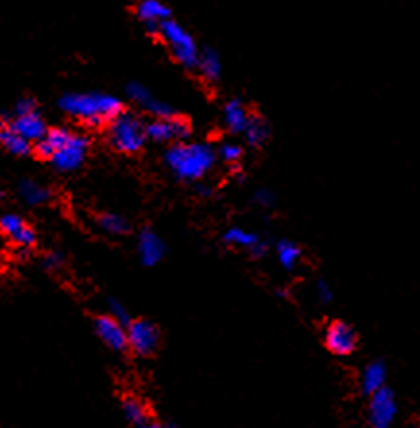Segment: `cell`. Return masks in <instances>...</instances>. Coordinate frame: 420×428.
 <instances>
[{"instance_id": "6da1fadb", "label": "cell", "mask_w": 420, "mask_h": 428, "mask_svg": "<svg viewBox=\"0 0 420 428\" xmlns=\"http://www.w3.org/2000/svg\"><path fill=\"white\" fill-rule=\"evenodd\" d=\"M217 150L203 142H176L167 147L163 161L171 173L184 182H198L205 179L217 165Z\"/></svg>"}, {"instance_id": "7a4b0ae2", "label": "cell", "mask_w": 420, "mask_h": 428, "mask_svg": "<svg viewBox=\"0 0 420 428\" xmlns=\"http://www.w3.org/2000/svg\"><path fill=\"white\" fill-rule=\"evenodd\" d=\"M58 109L91 128H101L116 115H120L124 107L116 95L103 91H72L58 99Z\"/></svg>"}, {"instance_id": "3957f363", "label": "cell", "mask_w": 420, "mask_h": 428, "mask_svg": "<svg viewBox=\"0 0 420 428\" xmlns=\"http://www.w3.org/2000/svg\"><path fill=\"white\" fill-rule=\"evenodd\" d=\"M147 124L130 111H123L107 124V140L120 153H138L147 142Z\"/></svg>"}, {"instance_id": "277c9868", "label": "cell", "mask_w": 420, "mask_h": 428, "mask_svg": "<svg viewBox=\"0 0 420 428\" xmlns=\"http://www.w3.org/2000/svg\"><path fill=\"white\" fill-rule=\"evenodd\" d=\"M157 37L167 45L169 51H171V55L178 64L184 66L186 70H196L202 47L198 45L194 35L182 23L169 18L163 23H159Z\"/></svg>"}, {"instance_id": "5b68a950", "label": "cell", "mask_w": 420, "mask_h": 428, "mask_svg": "<svg viewBox=\"0 0 420 428\" xmlns=\"http://www.w3.org/2000/svg\"><path fill=\"white\" fill-rule=\"evenodd\" d=\"M368 422L370 428H392L397 421V398L392 388H382L368 395Z\"/></svg>"}, {"instance_id": "8992f818", "label": "cell", "mask_w": 420, "mask_h": 428, "mask_svg": "<svg viewBox=\"0 0 420 428\" xmlns=\"http://www.w3.org/2000/svg\"><path fill=\"white\" fill-rule=\"evenodd\" d=\"M89 150V138L78 132H72V136L66 140V144L52 155L49 163L60 173H72L84 165Z\"/></svg>"}, {"instance_id": "52a82bcc", "label": "cell", "mask_w": 420, "mask_h": 428, "mask_svg": "<svg viewBox=\"0 0 420 428\" xmlns=\"http://www.w3.org/2000/svg\"><path fill=\"white\" fill-rule=\"evenodd\" d=\"M147 140L157 142V144H176L184 142L190 136V124L186 118L174 115L169 118H153L152 123L145 126Z\"/></svg>"}, {"instance_id": "ba28073f", "label": "cell", "mask_w": 420, "mask_h": 428, "mask_svg": "<svg viewBox=\"0 0 420 428\" xmlns=\"http://www.w3.org/2000/svg\"><path fill=\"white\" fill-rule=\"evenodd\" d=\"M128 345L136 355H152L159 345V327L152 320H132L128 324Z\"/></svg>"}, {"instance_id": "9c48e42d", "label": "cell", "mask_w": 420, "mask_h": 428, "mask_svg": "<svg viewBox=\"0 0 420 428\" xmlns=\"http://www.w3.org/2000/svg\"><path fill=\"white\" fill-rule=\"evenodd\" d=\"M93 330L97 337L115 353H124L130 347L128 345V326H124L123 322H118L110 314H103L95 320Z\"/></svg>"}, {"instance_id": "30bf717a", "label": "cell", "mask_w": 420, "mask_h": 428, "mask_svg": "<svg viewBox=\"0 0 420 428\" xmlns=\"http://www.w3.org/2000/svg\"><path fill=\"white\" fill-rule=\"evenodd\" d=\"M324 343H326V347L329 349V353L339 356H347L355 353L358 337H356L355 327L351 326V324L341 322V320H335V322H331V324L326 327V332H324Z\"/></svg>"}, {"instance_id": "8fae6325", "label": "cell", "mask_w": 420, "mask_h": 428, "mask_svg": "<svg viewBox=\"0 0 420 428\" xmlns=\"http://www.w3.org/2000/svg\"><path fill=\"white\" fill-rule=\"evenodd\" d=\"M4 123H6L16 134H20L22 138L29 140L31 144H33V142L37 144V142L49 132V126H47V123H45L43 115L39 113V109L18 116L6 115L4 116Z\"/></svg>"}, {"instance_id": "7c38bea8", "label": "cell", "mask_w": 420, "mask_h": 428, "mask_svg": "<svg viewBox=\"0 0 420 428\" xmlns=\"http://www.w3.org/2000/svg\"><path fill=\"white\" fill-rule=\"evenodd\" d=\"M0 231L18 247L31 248L35 244V231L20 213H12V211L0 213Z\"/></svg>"}, {"instance_id": "4fadbf2b", "label": "cell", "mask_w": 420, "mask_h": 428, "mask_svg": "<svg viewBox=\"0 0 420 428\" xmlns=\"http://www.w3.org/2000/svg\"><path fill=\"white\" fill-rule=\"evenodd\" d=\"M223 242L229 244V247L248 250L254 258H263L269 250L268 242L261 239L258 232L248 231V229H242V227H229L223 232Z\"/></svg>"}, {"instance_id": "5bb4252c", "label": "cell", "mask_w": 420, "mask_h": 428, "mask_svg": "<svg viewBox=\"0 0 420 428\" xmlns=\"http://www.w3.org/2000/svg\"><path fill=\"white\" fill-rule=\"evenodd\" d=\"M252 111L248 109V105L242 99H231L225 103L223 107V124L232 136H242L250 123Z\"/></svg>"}, {"instance_id": "9a60e30c", "label": "cell", "mask_w": 420, "mask_h": 428, "mask_svg": "<svg viewBox=\"0 0 420 428\" xmlns=\"http://www.w3.org/2000/svg\"><path fill=\"white\" fill-rule=\"evenodd\" d=\"M165 250H167V247H165V242H163V239H161L157 232H153L152 229H144V231L140 232L138 254L144 266H147V268L157 266L163 260Z\"/></svg>"}, {"instance_id": "2e32d148", "label": "cell", "mask_w": 420, "mask_h": 428, "mask_svg": "<svg viewBox=\"0 0 420 428\" xmlns=\"http://www.w3.org/2000/svg\"><path fill=\"white\" fill-rule=\"evenodd\" d=\"M196 72L200 78L208 84H219L221 76H223V60L213 47H203L200 52V60H198Z\"/></svg>"}, {"instance_id": "e0dca14e", "label": "cell", "mask_w": 420, "mask_h": 428, "mask_svg": "<svg viewBox=\"0 0 420 428\" xmlns=\"http://www.w3.org/2000/svg\"><path fill=\"white\" fill-rule=\"evenodd\" d=\"M72 136V130H68L64 126H55V128H49V132L45 134L43 138L39 140L35 144V153L37 157L49 161L55 155V153L66 144V140Z\"/></svg>"}, {"instance_id": "ac0fdd59", "label": "cell", "mask_w": 420, "mask_h": 428, "mask_svg": "<svg viewBox=\"0 0 420 428\" xmlns=\"http://www.w3.org/2000/svg\"><path fill=\"white\" fill-rule=\"evenodd\" d=\"M385 380H387V366L384 361H372L364 366L363 374H361V390L366 395H372L378 390L385 388Z\"/></svg>"}, {"instance_id": "d6986e66", "label": "cell", "mask_w": 420, "mask_h": 428, "mask_svg": "<svg viewBox=\"0 0 420 428\" xmlns=\"http://www.w3.org/2000/svg\"><path fill=\"white\" fill-rule=\"evenodd\" d=\"M136 16L144 26H149V23H163L173 16V12L163 0H138Z\"/></svg>"}, {"instance_id": "ffe728a7", "label": "cell", "mask_w": 420, "mask_h": 428, "mask_svg": "<svg viewBox=\"0 0 420 428\" xmlns=\"http://www.w3.org/2000/svg\"><path fill=\"white\" fill-rule=\"evenodd\" d=\"M269 136H271V126H269L268 118L258 115V113H252L246 130L242 134L244 142H246L250 147H261V145L268 142Z\"/></svg>"}, {"instance_id": "44dd1931", "label": "cell", "mask_w": 420, "mask_h": 428, "mask_svg": "<svg viewBox=\"0 0 420 428\" xmlns=\"http://www.w3.org/2000/svg\"><path fill=\"white\" fill-rule=\"evenodd\" d=\"M18 194L28 205H43L51 200L52 192L41 182L33 181V179H23L18 184Z\"/></svg>"}, {"instance_id": "7402d4cb", "label": "cell", "mask_w": 420, "mask_h": 428, "mask_svg": "<svg viewBox=\"0 0 420 428\" xmlns=\"http://www.w3.org/2000/svg\"><path fill=\"white\" fill-rule=\"evenodd\" d=\"M276 254L283 268L287 269V271H293V269L298 266V261H300L302 250H300V247L295 244L293 240L283 239L276 244Z\"/></svg>"}, {"instance_id": "603a6c76", "label": "cell", "mask_w": 420, "mask_h": 428, "mask_svg": "<svg viewBox=\"0 0 420 428\" xmlns=\"http://www.w3.org/2000/svg\"><path fill=\"white\" fill-rule=\"evenodd\" d=\"M124 417L132 422V424H144L147 422V407L138 400V398H124L123 401Z\"/></svg>"}, {"instance_id": "cb8c5ba5", "label": "cell", "mask_w": 420, "mask_h": 428, "mask_svg": "<svg viewBox=\"0 0 420 428\" xmlns=\"http://www.w3.org/2000/svg\"><path fill=\"white\" fill-rule=\"evenodd\" d=\"M99 227L105 232H110V235H126L130 231L128 219L123 218L120 213H103V215H99Z\"/></svg>"}, {"instance_id": "d4e9b609", "label": "cell", "mask_w": 420, "mask_h": 428, "mask_svg": "<svg viewBox=\"0 0 420 428\" xmlns=\"http://www.w3.org/2000/svg\"><path fill=\"white\" fill-rule=\"evenodd\" d=\"M217 155L219 159L227 163V165H239L244 152H242V145L237 144V142H223L219 145Z\"/></svg>"}, {"instance_id": "484cf974", "label": "cell", "mask_w": 420, "mask_h": 428, "mask_svg": "<svg viewBox=\"0 0 420 428\" xmlns=\"http://www.w3.org/2000/svg\"><path fill=\"white\" fill-rule=\"evenodd\" d=\"M126 97L144 109L145 103L149 101V99H153V94L152 89L145 87L144 84H140V81H130V84L126 86Z\"/></svg>"}, {"instance_id": "4316f807", "label": "cell", "mask_w": 420, "mask_h": 428, "mask_svg": "<svg viewBox=\"0 0 420 428\" xmlns=\"http://www.w3.org/2000/svg\"><path fill=\"white\" fill-rule=\"evenodd\" d=\"M144 111L145 113H149L153 118H169V116L176 115L173 105H169L167 101H161L157 97H153V99H149V101L145 103Z\"/></svg>"}, {"instance_id": "83f0119b", "label": "cell", "mask_w": 420, "mask_h": 428, "mask_svg": "<svg viewBox=\"0 0 420 428\" xmlns=\"http://www.w3.org/2000/svg\"><path fill=\"white\" fill-rule=\"evenodd\" d=\"M277 202L276 192L269 188H258L254 192V203L256 205H260L263 210H269V208H273Z\"/></svg>"}, {"instance_id": "f1b7e54d", "label": "cell", "mask_w": 420, "mask_h": 428, "mask_svg": "<svg viewBox=\"0 0 420 428\" xmlns=\"http://www.w3.org/2000/svg\"><path fill=\"white\" fill-rule=\"evenodd\" d=\"M316 297L322 305H329L331 300H334V291L329 287L326 279H318V283H316Z\"/></svg>"}, {"instance_id": "f546056e", "label": "cell", "mask_w": 420, "mask_h": 428, "mask_svg": "<svg viewBox=\"0 0 420 428\" xmlns=\"http://www.w3.org/2000/svg\"><path fill=\"white\" fill-rule=\"evenodd\" d=\"M31 111H37V101L33 97H22V99H18L14 105V109H12V115H25V113H31Z\"/></svg>"}, {"instance_id": "4dcf8cb0", "label": "cell", "mask_w": 420, "mask_h": 428, "mask_svg": "<svg viewBox=\"0 0 420 428\" xmlns=\"http://www.w3.org/2000/svg\"><path fill=\"white\" fill-rule=\"evenodd\" d=\"M110 316H115L118 322H123L124 326H128L132 320H130V314H128V310H126V306H123L118 300H110Z\"/></svg>"}, {"instance_id": "1f68e13d", "label": "cell", "mask_w": 420, "mask_h": 428, "mask_svg": "<svg viewBox=\"0 0 420 428\" xmlns=\"http://www.w3.org/2000/svg\"><path fill=\"white\" fill-rule=\"evenodd\" d=\"M45 266L51 269H58L62 266V258H60V254H57V252H51V254L45 256Z\"/></svg>"}, {"instance_id": "d6a6232c", "label": "cell", "mask_w": 420, "mask_h": 428, "mask_svg": "<svg viewBox=\"0 0 420 428\" xmlns=\"http://www.w3.org/2000/svg\"><path fill=\"white\" fill-rule=\"evenodd\" d=\"M198 192H200L202 196H210L211 188L208 186V184H198Z\"/></svg>"}, {"instance_id": "836d02e7", "label": "cell", "mask_w": 420, "mask_h": 428, "mask_svg": "<svg viewBox=\"0 0 420 428\" xmlns=\"http://www.w3.org/2000/svg\"><path fill=\"white\" fill-rule=\"evenodd\" d=\"M138 428H167V427H161V424H155V422H144V424H140Z\"/></svg>"}, {"instance_id": "e575fe53", "label": "cell", "mask_w": 420, "mask_h": 428, "mask_svg": "<svg viewBox=\"0 0 420 428\" xmlns=\"http://www.w3.org/2000/svg\"><path fill=\"white\" fill-rule=\"evenodd\" d=\"M409 428H420V424H411V427Z\"/></svg>"}, {"instance_id": "d590c367", "label": "cell", "mask_w": 420, "mask_h": 428, "mask_svg": "<svg viewBox=\"0 0 420 428\" xmlns=\"http://www.w3.org/2000/svg\"><path fill=\"white\" fill-rule=\"evenodd\" d=\"M2 198H4V192H2V190H0V200H2Z\"/></svg>"}]
</instances>
